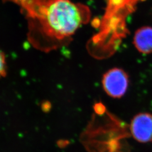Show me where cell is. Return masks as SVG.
I'll return each mask as SVG.
<instances>
[{
    "label": "cell",
    "instance_id": "3957f363",
    "mask_svg": "<svg viewBox=\"0 0 152 152\" xmlns=\"http://www.w3.org/2000/svg\"><path fill=\"white\" fill-rule=\"evenodd\" d=\"M130 131L133 137L139 142L145 143L152 141V114L140 113L131 121Z\"/></svg>",
    "mask_w": 152,
    "mask_h": 152
},
{
    "label": "cell",
    "instance_id": "277c9868",
    "mask_svg": "<svg viewBox=\"0 0 152 152\" xmlns=\"http://www.w3.org/2000/svg\"><path fill=\"white\" fill-rule=\"evenodd\" d=\"M133 42L141 53H152V28L145 27L138 29L135 34Z\"/></svg>",
    "mask_w": 152,
    "mask_h": 152
},
{
    "label": "cell",
    "instance_id": "7a4b0ae2",
    "mask_svg": "<svg viewBox=\"0 0 152 152\" xmlns=\"http://www.w3.org/2000/svg\"><path fill=\"white\" fill-rule=\"evenodd\" d=\"M129 84L128 75L121 68L110 69L103 76L102 85L104 90L112 98H122L127 91Z\"/></svg>",
    "mask_w": 152,
    "mask_h": 152
},
{
    "label": "cell",
    "instance_id": "8992f818",
    "mask_svg": "<svg viewBox=\"0 0 152 152\" xmlns=\"http://www.w3.org/2000/svg\"><path fill=\"white\" fill-rule=\"evenodd\" d=\"M7 73V66L5 53L0 49V79L5 77Z\"/></svg>",
    "mask_w": 152,
    "mask_h": 152
},
{
    "label": "cell",
    "instance_id": "6da1fadb",
    "mask_svg": "<svg viewBox=\"0 0 152 152\" xmlns=\"http://www.w3.org/2000/svg\"><path fill=\"white\" fill-rule=\"evenodd\" d=\"M25 14L29 20L30 42L45 52L68 44L91 18L87 6L71 0H40Z\"/></svg>",
    "mask_w": 152,
    "mask_h": 152
},
{
    "label": "cell",
    "instance_id": "5b68a950",
    "mask_svg": "<svg viewBox=\"0 0 152 152\" xmlns=\"http://www.w3.org/2000/svg\"><path fill=\"white\" fill-rule=\"evenodd\" d=\"M20 6L24 11H27L28 9L36 4L40 0H7Z\"/></svg>",
    "mask_w": 152,
    "mask_h": 152
}]
</instances>
